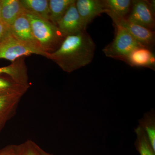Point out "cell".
I'll list each match as a JSON object with an SVG mask.
<instances>
[{
  "instance_id": "21",
  "label": "cell",
  "mask_w": 155,
  "mask_h": 155,
  "mask_svg": "<svg viewBox=\"0 0 155 155\" xmlns=\"http://www.w3.org/2000/svg\"><path fill=\"white\" fill-rule=\"evenodd\" d=\"M12 35L11 25L0 20V43Z\"/></svg>"
},
{
  "instance_id": "6",
  "label": "cell",
  "mask_w": 155,
  "mask_h": 155,
  "mask_svg": "<svg viewBox=\"0 0 155 155\" xmlns=\"http://www.w3.org/2000/svg\"><path fill=\"white\" fill-rule=\"evenodd\" d=\"M129 16L130 22L153 30L155 28V14L150 5L149 1L134 0Z\"/></svg>"
},
{
  "instance_id": "14",
  "label": "cell",
  "mask_w": 155,
  "mask_h": 155,
  "mask_svg": "<svg viewBox=\"0 0 155 155\" xmlns=\"http://www.w3.org/2000/svg\"><path fill=\"white\" fill-rule=\"evenodd\" d=\"M106 14L109 16L125 18L129 14L132 6L130 0H103Z\"/></svg>"
},
{
  "instance_id": "1",
  "label": "cell",
  "mask_w": 155,
  "mask_h": 155,
  "mask_svg": "<svg viewBox=\"0 0 155 155\" xmlns=\"http://www.w3.org/2000/svg\"><path fill=\"white\" fill-rule=\"evenodd\" d=\"M95 48L94 41L85 30L66 36L58 49L48 54L47 58L64 72L70 73L90 64Z\"/></svg>"
},
{
  "instance_id": "17",
  "label": "cell",
  "mask_w": 155,
  "mask_h": 155,
  "mask_svg": "<svg viewBox=\"0 0 155 155\" xmlns=\"http://www.w3.org/2000/svg\"><path fill=\"white\" fill-rule=\"evenodd\" d=\"M30 85L17 83L11 77L5 75H0V94H25Z\"/></svg>"
},
{
  "instance_id": "4",
  "label": "cell",
  "mask_w": 155,
  "mask_h": 155,
  "mask_svg": "<svg viewBox=\"0 0 155 155\" xmlns=\"http://www.w3.org/2000/svg\"><path fill=\"white\" fill-rule=\"evenodd\" d=\"M33 54L46 58L48 55L42 50L18 40L13 35L0 43V59L14 62L19 58Z\"/></svg>"
},
{
  "instance_id": "2",
  "label": "cell",
  "mask_w": 155,
  "mask_h": 155,
  "mask_svg": "<svg viewBox=\"0 0 155 155\" xmlns=\"http://www.w3.org/2000/svg\"><path fill=\"white\" fill-rule=\"evenodd\" d=\"M31 25L33 35L41 48L50 54L56 51L65 37L58 26L47 20L25 11Z\"/></svg>"
},
{
  "instance_id": "22",
  "label": "cell",
  "mask_w": 155,
  "mask_h": 155,
  "mask_svg": "<svg viewBox=\"0 0 155 155\" xmlns=\"http://www.w3.org/2000/svg\"><path fill=\"white\" fill-rule=\"evenodd\" d=\"M15 145H9L0 150V155H15Z\"/></svg>"
},
{
  "instance_id": "16",
  "label": "cell",
  "mask_w": 155,
  "mask_h": 155,
  "mask_svg": "<svg viewBox=\"0 0 155 155\" xmlns=\"http://www.w3.org/2000/svg\"><path fill=\"white\" fill-rule=\"evenodd\" d=\"M76 0H49L50 21L57 25L69 7Z\"/></svg>"
},
{
  "instance_id": "15",
  "label": "cell",
  "mask_w": 155,
  "mask_h": 155,
  "mask_svg": "<svg viewBox=\"0 0 155 155\" xmlns=\"http://www.w3.org/2000/svg\"><path fill=\"white\" fill-rule=\"evenodd\" d=\"M24 11L50 20L49 0H20Z\"/></svg>"
},
{
  "instance_id": "24",
  "label": "cell",
  "mask_w": 155,
  "mask_h": 155,
  "mask_svg": "<svg viewBox=\"0 0 155 155\" xmlns=\"http://www.w3.org/2000/svg\"><path fill=\"white\" fill-rule=\"evenodd\" d=\"M1 10H2V7H1V2H0V20H1Z\"/></svg>"
},
{
  "instance_id": "19",
  "label": "cell",
  "mask_w": 155,
  "mask_h": 155,
  "mask_svg": "<svg viewBox=\"0 0 155 155\" xmlns=\"http://www.w3.org/2000/svg\"><path fill=\"white\" fill-rule=\"evenodd\" d=\"M137 134L134 143L136 149L140 155H155V151L150 143L149 140L144 130L140 126L135 129Z\"/></svg>"
},
{
  "instance_id": "3",
  "label": "cell",
  "mask_w": 155,
  "mask_h": 155,
  "mask_svg": "<svg viewBox=\"0 0 155 155\" xmlns=\"http://www.w3.org/2000/svg\"><path fill=\"white\" fill-rule=\"evenodd\" d=\"M116 34L113 41L102 51L107 57L123 60L136 48L143 47L122 26L114 25Z\"/></svg>"
},
{
  "instance_id": "18",
  "label": "cell",
  "mask_w": 155,
  "mask_h": 155,
  "mask_svg": "<svg viewBox=\"0 0 155 155\" xmlns=\"http://www.w3.org/2000/svg\"><path fill=\"white\" fill-rule=\"evenodd\" d=\"M139 125L144 130L153 149L155 151V115L152 110L144 114L143 118L139 120Z\"/></svg>"
},
{
  "instance_id": "13",
  "label": "cell",
  "mask_w": 155,
  "mask_h": 155,
  "mask_svg": "<svg viewBox=\"0 0 155 155\" xmlns=\"http://www.w3.org/2000/svg\"><path fill=\"white\" fill-rule=\"evenodd\" d=\"M1 20L11 25L24 11L20 0H0Z\"/></svg>"
},
{
  "instance_id": "10",
  "label": "cell",
  "mask_w": 155,
  "mask_h": 155,
  "mask_svg": "<svg viewBox=\"0 0 155 155\" xmlns=\"http://www.w3.org/2000/svg\"><path fill=\"white\" fill-rule=\"evenodd\" d=\"M23 96L19 94H0V132L15 115Z\"/></svg>"
},
{
  "instance_id": "5",
  "label": "cell",
  "mask_w": 155,
  "mask_h": 155,
  "mask_svg": "<svg viewBox=\"0 0 155 155\" xmlns=\"http://www.w3.org/2000/svg\"><path fill=\"white\" fill-rule=\"evenodd\" d=\"M114 25H118L125 28L139 43L144 47L150 48L155 42V33L151 30L130 22L125 18H118L110 16Z\"/></svg>"
},
{
  "instance_id": "23",
  "label": "cell",
  "mask_w": 155,
  "mask_h": 155,
  "mask_svg": "<svg viewBox=\"0 0 155 155\" xmlns=\"http://www.w3.org/2000/svg\"><path fill=\"white\" fill-rule=\"evenodd\" d=\"M38 150L39 151L41 155H53L51 154L50 153L45 151V150H43L39 146H38Z\"/></svg>"
},
{
  "instance_id": "9",
  "label": "cell",
  "mask_w": 155,
  "mask_h": 155,
  "mask_svg": "<svg viewBox=\"0 0 155 155\" xmlns=\"http://www.w3.org/2000/svg\"><path fill=\"white\" fill-rule=\"evenodd\" d=\"M75 4L81 21L86 28L95 18L103 13H106L107 11L103 0H76Z\"/></svg>"
},
{
  "instance_id": "12",
  "label": "cell",
  "mask_w": 155,
  "mask_h": 155,
  "mask_svg": "<svg viewBox=\"0 0 155 155\" xmlns=\"http://www.w3.org/2000/svg\"><path fill=\"white\" fill-rule=\"evenodd\" d=\"M0 75H8L17 83L28 84V72L24 58H19L9 66L1 67Z\"/></svg>"
},
{
  "instance_id": "7",
  "label": "cell",
  "mask_w": 155,
  "mask_h": 155,
  "mask_svg": "<svg viewBox=\"0 0 155 155\" xmlns=\"http://www.w3.org/2000/svg\"><path fill=\"white\" fill-rule=\"evenodd\" d=\"M11 28L12 35L15 38L26 44L42 50L34 36L30 22L25 11L17 17L11 25Z\"/></svg>"
},
{
  "instance_id": "8",
  "label": "cell",
  "mask_w": 155,
  "mask_h": 155,
  "mask_svg": "<svg viewBox=\"0 0 155 155\" xmlns=\"http://www.w3.org/2000/svg\"><path fill=\"white\" fill-rule=\"evenodd\" d=\"M75 3V2L69 7L57 25L65 37L86 30L76 9Z\"/></svg>"
},
{
  "instance_id": "20",
  "label": "cell",
  "mask_w": 155,
  "mask_h": 155,
  "mask_svg": "<svg viewBox=\"0 0 155 155\" xmlns=\"http://www.w3.org/2000/svg\"><path fill=\"white\" fill-rule=\"evenodd\" d=\"M38 146L35 143L28 140L19 145H15V155H41Z\"/></svg>"
},
{
  "instance_id": "11",
  "label": "cell",
  "mask_w": 155,
  "mask_h": 155,
  "mask_svg": "<svg viewBox=\"0 0 155 155\" xmlns=\"http://www.w3.org/2000/svg\"><path fill=\"white\" fill-rule=\"evenodd\" d=\"M132 67L155 68V58L150 48L144 47L136 48L123 60Z\"/></svg>"
}]
</instances>
